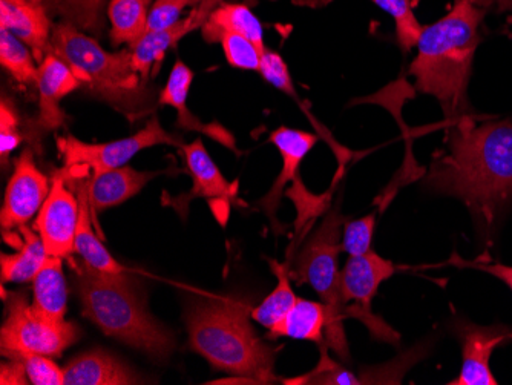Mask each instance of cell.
<instances>
[{
    "label": "cell",
    "instance_id": "cell-34",
    "mask_svg": "<svg viewBox=\"0 0 512 385\" xmlns=\"http://www.w3.org/2000/svg\"><path fill=\"white\" fill-rule=\"evenodd\" d=\"M19 114L10 100L2 99L0 103V155L2 165H7L8 155L22 143L23 137L19 131Z\"/></svg>",
    "mask_w": 512,
    "mask_h": 385
},
{
    "label": "cell",
    "instance_id": "cell-42",
    "mask_svg": "<svg viewBox=\"0 0 512 385\" xmlns=\"http://www.w3.org/2000/svg\"><path fill=\"white\" fill-rule=\"evenodd\" d=\"M30 2H36V4H43V0H30Z\"/></svg>",
    "mask_w": 512,
    "mask_h": 385
},
{
    "label": "cell",
    "instance_id": "cell-12",
    "mask_svg": "<svg viewBox=\"0 0 512 385\" xmlns=\"http://www.w3.org/2000/svg\"><path fill=\"white\" fill-rule=\"evenodd\" d=\"M215 5L209 0H203L188 17L178 20L177 24L165 30L151 31L146 33L140 42L135 43L132 51V65L145 82L149 77L155 76L160 70L161 63L165 59L166 51L174 48L183 37L188 36L192 31L203 28L206 20L215 10Z\"/></svg>",
    "mask_w": 512,
    "mask_h": 385
},
{
    "label": "cell",
    "instance_id": "cell-27",
    "mask_svg": "<svg viewBox=\"0 0 512 385\" xmlns=\"http://www.w3.org/2000/svg\"><path fill=\"white\" fill-rule=\"evenodd\" d=\"M269 264L273 274L278 278V284L269 297L252 310V318L256 323H260L261 326L270 330L283 321L284 316L295 306L298 297L290 284L292 278H290L289 267L286 266V263L270 260Z\"/></svg>",
    "mask_w": 512,
    "mask_h": 385
},
{
    "label": "cell",
    "instance_id": "cell-41",
    "mask_svg": "<svg viewBox=\"0 0 512 385\" xmlns=\"http://www.w3.org/2000/svg\"><path fill=\"white\" fill-rule=\"evenodd\" d=\"M211 4H214L215 7H220L221 4H223L224 0H209Z\"/></svg>",
    "mask_w": 512,
    "mask_h": 385
},
{
    "label": "cell",
    "instance_id": "cell-21",
    "mask_svg": "<svg viewBox=\"0 0 512 385\" xmlns=\"http://www.w3.org/2000/svg\"><path fill=\"white\" fill-rule=\"evenodd\" d=\"M73 188L76 189L80 205L74 252H77L86 264L100 270V272L122 274L125 269L109 254L108 249L103 246L102 241L92 229V212L91 206H89L88 194H86L85 178L73 181Z\"/></svg>",
    "mask_w": 512,
    "mask_h": 385
},
{
    "label": "cell",
    "instance_id": "cell-30",
    "mask_svg": "<svg viewBox=\"0 0 512 385\" xmlns=\"http://www.w3.org/2000/svg\"><path fill=\"white\" fill-rule=\"evenodd\" d=\"M329 347H321V359H319L318 366L307 373V375L298 376V378L283 379L284 384L292 385H356L364 384L362 379L358 376L353 375L352 372H348L347 369L333 361L329 355H327Z\"/></svg>",
    "mask_w": 512,
    "mask_h": 385
},
{
    "label": "cell",
    "instance_id": "cell-24",
    "mask_svg": "<svg viewBox=\"0 0 512 385\" xmlns=\"http://www.w3.org/2000/svg\"><path fill=\"white\" fill-rule=\"evenodd\" d=\"M20 251L17 254H2V283H30L39 274L40 267L45 263V244L34 229L20 226Z\"/></svg>",
    "mask_w": 512,
    "mask_h": 385
},
{
    "label": "cell",
    "instance_id": "cell-20",
    "mask_svg": "<svg viewBox=\"0 0 512 385\" xmlns=\"http://www.w3.org/2000/svg\"><path fill=\"white\" fill-rule=\"evenodd\" d=\"M189 174L194 181L191 194L183 195L178 201L188 203L192 198H209V200H234L237 195V183H229L215 165L209 152L204 148L201 139L181 146Z\"/></svg>",
    "mask_w": 512,
    "mask_h": 385
},
{
    "label": "cell",
    "instance_id": "cell-3",
    "mask_svg": "<svg viewBox=\"0 0 512 385\" xmlns=\"http://www.w3.org/2000/svg\"><path fill=\"white\" fill-rule=\"evenodd\" d=\"M252 310L240 300L198 297L184 312L189 346L214 369L256 384L278 381L275 350L256 335Z\"/></svg>",
    "mask_w": 512,
    "mask_h": 385
},
{
    "label": "cell",
    "instance_id": "cell-28",
    "mask_svg": "<svg viewBox=\"0 0 512 385\" xmlns=\"http://www.w3.org/2000/svg\"><path fill=\"white\" fill-rule=\"evenodd\" d=\"M0 63L20 86L37 89L39 68L33 51L5 28H0Z\"/></svg>",
    "mask_w": 512,
    "mask_h": 385
},
{
    "label": "cell",
    "instance_id": "cell-31",
    "mask_svg": "<svg viewBox=\"0 0 512 385\" xmlns=\"http://www.w3.org/2000/svg\"><path fill=\"white\" fill-rule=\"evenodd\" d=\"M220 42L230 66H234L238 70H260L261 56L264 51L256 47L252 40L241 36V34L226 33L221 37Z\"/></svg>",
    "mask_w": 512,
    "mask_h": 385
},
{
    "label": "cell",
    "instance_id": "cell-19",
    "mask_svg": "<svg viewBox=\"0 0 512 385\" xmlns=\"http://www.w3.org/2000/svg\"><path fill=\"white\" fill-rule=\"evenodd\" d=\"M192 82H194V73L191 68L184 65L181 60H177L165 88L158 96V103L177 109L178 128L184 129V131L201 132L211 139L218 140L223 145L234 146L232 135L227 134L226 129L221 128L220 125H206L189 111L188 94Z\"/></svg>",
    "mask_w": 512,
    "mask_h": 385
},
{
    "label": "cell",
    "instance_id": "cell-2",
    "mask_svg": "<svg viewBox=\"0 0 512 385\" xmlns=\"http://www.w3.org/2000/svg\"><path fill=\"white\" fill-rule=\"evenodd\" d=\"M485 11L470 0H456L447 16L424 27L410 73L421 93L439 100L448 119L465 116L468 82L480 42Z\"/></svg>",
    "mask_w": 512,
    "mask_h": 385
},
{
    "label": "cell",
    "instance_id": "cell-9",
    "mask_svg": "<svg viewBox=\"0 0 512 385\" xmlns=\"http://www.w3.org/2000/svg\"><path fill=\"white\" fill-rule=\"evenodd\" d=\"M79 212V197L66 186V172L62 169L54 175L50 195L43 203L33 226L45 244L46 254L51 257H71Z\"/></svg>",
    "mask_w": 512,
    "mask_h": 385
},
{
    "label": "cell",
    "instance_id": "cell-16",
    "mask_svg": "<svg viewBox=\"0 0 512 385\" xmlns=\"http://www.w3.org/2000/svg\"><path fill=\"white\" fill-rule=\"evenodd\" d=\"M396 267L376 252L348 258L341 272V289L345 303H353L356 309L371 312V301L379 286L393 277Z\"/></svg>",
    "mask_w": 512,
    "mask_h": 385
},
{
    "label": "cell",
    "instance_id": "cell-4",
    "mask_svg": "<svg viewBox=\"0 0 512 385\" xmlns=\"http://www.w3.org/2000/svg\"><path fill=\"white\" fill-rule=\"evenodd\" d=\"M73 269L83 316L106 336L140 350L154 361H168L175 349L174 335L149 313L129 275L100 272L85 261L73 263Z\"/></svg>",
    "mask_w": 512,
    "mask_h": 385
},
{
    "label": "cell",
    "instance_id": "cell-22",
    "mask_svg": "<svg viewBox=\"0 0 512 385\" xmlns=\"http://www.w3.org/2000/svg\"><path fill=\"white\" fill-rule=\"evenodd\" d=\"M206 42H220L226 33L241 34L252 40L261 51H266L264 45V30L258 17L244 4H223L212 11L206 24L201 28Z\"/></svg>",
    "mask_w": 512,
    "mask_h": 385
},
{
    "label": "cell",
    "instance_id": "cell-7",
    "mask_svg": "<svg viewBox=\"0 0 512 385\" xmlns=\"http://www.w3.org/2000/svg\"><path fill=\"white\" fill-rule=\"evenodd\" d=\"M4 300L8 316L0 330V349L7 358L20 359L33 353L56 358L79 339L77 324L39 315L33 306H28L23 293L11 292L4 295Z\"/></svg>",
    "mask_w": 512,
    "mask_h": 385
},
{
    "label": "cell",
    "instance_id": "cell-1",
    "mask_svg": "<svg viewBox=\"0 0 512 385\" xmlns=\"http://www.w3.org/2000/svg\"><path fill=\"white\" fill-rule=\"evenodd\" d=\"M425 186L462 200L485 228H491L512 198V122L454 120L448 152L434 160Z\"/></svg>",
    "mask_w": 512,
    "mask_h": 385
},
{
    "label": "cell",
    "instance_id": "cell-18",
    "mask_svg": "<svg viewBox=\"0 0 512 385\" xmlns=\"http://www.w3.org/2000/svg\"><path fill=\"white\" fill-rule=\"evenodd\" d=\"M65 385L142 384L131 369L105 350H91L69 362L63 369Z\"/></svg>",
    "mask_w": 512,
    "mask_h": 385
},
{
    "label": "cell",
    "instance_id": "cell-15",
    "mask_svg": "<svg viewBox=\"0 0 512 385\" xmlns=\"http://www.w3.org/2000/svg\"><path fill=\"white\" fill-rule=\"evenodd\" d=\"M270 142L276 146L279 155L283 158V169L279 172L272 189L260 201V205L263 206L267 217L272 220L273 226L278 228L276 211H278L279 203L283 198L284 188H286L287 183L298 178L299 165L306 158V155L312 151L313 146L318 142V137L315 134H310V132L283 126V128H278L270 134Z\"/></svg>",
    "mask_w": 512,
    "mask_h": 385
},
{
    "label": "cell",
    "instance_id": "cell-23",
    "mask_svg": "<svg viewBox=\"0 0 512 385\" xmlns=\"http://www.w3.org/2000/svg\"><path fill=\"white\" fill-rule=\"evenodd\" d=\"M62 260L63 258L48 255L33 280V309L53 321H65L66 315L68 289Z\"/></svg>",
    "mask_w": 512,
    "mask_h": 385
},
{
    "label": "cell",
    "instance_id": "cell-13",
    "mask_svg": "<svg viewBox=\"0 0 512 385\" xmlns=\"http://www.w3.org/2000/svg\"><path fill=\"white\" fill-rule=\"evenodd\" d=\"M82 88L71 66L54 53L48 54L39 65L37 93H39V117L37 126L42 131L62 128L66 122L65 112L60 108L63 97Z\"/></svg>",
    "mask_w": 512,
    "mask_h": 385
},
{
    "label": "cell",
    "instance_id": "cell-29",
    "mask_svg": "<svg viewBox=\"0 0 512 385\" xmlns=\"http://www.w3.org/2000/svg\"><path fill=\"white\" fill-rule=\"evenodd\" d=\"M371 2L393 17L396 36L402 50L408 53L411 48L416 47L424 27L419 24L410 0H371Z\"/></svg>",
    "mask_w": 512,
    "mask_h": 385
},
{
    "label": "cell",
    "instance_id": "cell-11",
    "mask_svg": "<svg viewBox=\"0 0 512 385\" xmlns=\"http://www.w3.org/2000/svg\"><path fill=\"white\" fill-rule=\"evenodd\" d=\"M462 338V369L459 378L451 385H497L491 373L490 359L496 347L512 339V329L508 327H480L462 324L459 329Z\"/></svg>",
    "mask_w": 512,
    "mask_h": 385
},
{
    "label": "cell",
    "instance_id": "cell-25",
    "mask_svg": "<svg viewBox=\"0 0 512 385\" xmlns=\"http://www.w3.org/2000/svg\"><path fill=\"white\" fill-rule=\"evenodd\" d=\"M149 2L151 0H111L108 7L111 31L109 37L114 47L129 45L145 37L148 33Z\"/></svg>",
    "mask_w": 512,
    "mask_h": 385
},
{
    "label": "cell",
    "instance_id": "cell-5",
    "mask_svg": "<svg viewBox=\"0 0 512 385\" xmlns=\"http://www.w3.org/2000/svg\"><path fill=\"white\" fill-rule=\"evenodd\" d=\"M51 53L71 66L82 82V89L108 103L129 122H137L154 112L158 99L148 88V82L135 71L131 48L109 53L76 25L60 22L53 27Z\"/></svg>",
    "mask_w": 512,
    "mask_h": 385
},
{
    "label": "cell",
    "instance_id": "cell-35",
    "mask_svg": "<svg viewBox=\"0 0 512 385\" xmlns=\"http://www.w3.org/2000/svg\"><path fill=\"white\" fill-rule=\"evenodd\" d=\"M20 361L23 362V366L27 370L31 384L65 385L63 369H60L50 356L33 353V355L22 356Z\"/></svg>",
    "mask_w": 512,
    "mask_h": 385
},
{
    "label": "cell",
    "instance_id": "cell-39",
    "mask_svg": "<svg viewBox=\"0 0 512 385\" xmlns=\"http://www.w3.org/2000/svg\"><path fill=\"white\" fill-rule=\"evenodd\" d=\"M292 2L298 7L321 8L329 5L332 0H292Z\"/></svg>",
    "mask_w": 512,
    "mask_h": 385
},
{
    "label": "cell",
    "instance_id": "cell-40",
    "mask_svg": "<svg viewBox=\"0 0 512 385\" xmlns=\"http://www.w3.org/2000/svg\"><path fill=\"white\" fill-rule=\"evenodd\" d=\"M470 2L480 8L488 7V5L493 4V0H470Z\"/></svg>",
    "mask_w": 512,
    "mask_h": 385
},
{
    "label": "cell",
    "instance_id": "cell-38",
    "mask_svg": "<svg viewBox=\"0 0 512 385\" xmlns=\"http://www.w3.org/2000/svg\"><path fill=\"white\" fill-rule=\"evenodd\" d=\"M453 263L459 264V266L473 267V269L485 272V274L493 275V277L499 278L500 281L506 284L509 289L512 290V266H505V264H486V263H468V261H453Z\"/></svg>",
    "mask_w": 512,
    "mask_h": 385
},
{
    "label": "cell",
    "instance_id": "cell-17",
    "mask_svg": "<svg viewBox=\"0 0 512 385\" xmlns=\"http://www.w3.org/2000/svg\"><path fill=\"white\" fill-rule=\"evenodd\" d=\"M155 175L157 172H140L131 166L92 172L91 177L85 178L92 214L122 205L142 191Z\"/></svg>",
    "mask_w": 512,
    "mask_h": 385
},
{
    "label": "cell",
    "instance_id": "cell-26",
    "mask_svg": "<svg viewBox=\"0 0 512 385\" xmlns=\"http://www.w3.org/2000/svg\"><path fill=\"white\" fill-rule=\"evenodd\" d=\"M325 324H327V312L322 303L302 300L298 298L295 306L284 316L281 323L270 329V336H287L292 339H306L313 343L322 344Z\"/></svg>",
    "mask_w": 512,
    "mask_h": 385
},
{
    "label": "cell",
    "instance_id": "cell-32",
    "mask_svg": "<svg viewBox=\"0 0 512 385\" xmlns=\"http://www.w3.org/2000/svg\"><path fill=\"white\" fill-rule=\"evenodd\" d=\"M376 214L367 215L359 220L348 221L342 235V251L350 257H358L370 252L373 232H375Z\"/></svg>",
    "mask_w": 512,
    "mask_h": 385
},
{
    "label": "cell",
    "instance_id": "cell-43",
    "mask_svg": "<svg viewBox=\"0 0 512 385\" xmlns=\"http://www.w3.org/2000/svg\"><path fill=\"white\" fill-rule=\"evenodd\" d=\"M92 4L96 5L97 7V4H99L100 0H91Z\"/></svg>",
    "mask_w": 512,
    "mask_h": 385
},
{
    "label": "cell",
    "instance_id": "cell-37",
    "mask_svg": "<svg viewBox=\"0 0 512 385\" xmlns=\"http://www.w3.org/2000/svg\"><path fill=\"white\" fill-rule=\"evenodd\" d=\"M27 382H30V379H28L27 370H25V366H23V362L20 359H10V362L2 364L0 384L25 385Z\"/></svg>",
    "mask_w": 512,
    "mask_h": 385
},
{
    "label": "cell",
    "instance_id": "cell-33",
    "mask_svg": "<svg viewBox=\"0 0 512 385\" xmlns=\"http://www.w3.org/2000/svg\"><path fill=\"white\" fill-rule=\"evenodd\" d=\"M203 0H154L149 10L148 33L177 24L184 8L198 7Z\"/></svg>",
    "mask_w": 512,
    "mask_h": 385
},
{
    "label": "cell",
    "instance_id": "cell-36",
    "mask_svg": "<svg viewBox=\"0 0 512 385\" xmlns=\"http://www.w3.org/2000/svg\"><path fill=\"white\" fill-rule=\"evenodd\" d=\"M258 71L270 85L296 99L295 86H293L289 68H287L283 57L279 56L278 53L270 50L264 51L263 56H261L260 70Z\"/></svg>",
    "mask_w": 512,
    "mask_h": 385
},
{
    "label": "cell",
    "instance_id": "cell-6",
    "mask_svg": "<svg viewBox=\"0 0 512 385\" xmlns=\"http://www.w3.org/2000/svg\"><path fill=\"white\" fill-rule=\"evenodd\" d=\"M341 201L335 208L330 209L321 226L302 241L301 247H295L287 257L290 278L296 284H310L321 297L327 312L325 336L330 350L336 353L342 361H350L347 338H345L344 320L350 316V304L345 303L341 289V272L338 267V257L342 251Z\"/></svg>",
    "mask_w": 512,
    "mask_h": 385
},
{
    "label": "cell",
    "instance_id": "cell-10",
    "mask_svg": "<svg viewBox=\"0 0 512 385\" xmlns=\"http://www.w3.org/2000/svg\"><path fill=\"white\" fill-rule=\"evenodd\" d=\"M50 180L37 168L33 149L27 148L17 158L13 175L5 191L0 224L4 231L25 226L36 217L50 195Z\"/></svg>",
    "mask_w": 512,
    "mask_h": 385
},
{
    "label": "cell",
    "instance_id": "cell-8",
    "mask_svg": "<svg viewBox=\"0 0 512 385\" xmlns=\"http://www.w3.org/2000/svg\"><path fill=\"white\" fill-rule=\"evenodd\" d=\"M158 145L177 146L181 149L184 143L165 131L157 114L146 122L145 128L126 139L108 143H85L74 135L57 139V148L66 169L86 168L92 172L123 168L138 152Z\"/></svg>",
    "mask_w": 512,
    "mask_h": 385
},
{
    "label": "cell",
    "instance_id": "cell-14",
    "mask_svg": "<svg viewBox=\"0 0 512 385\" xmlns=\"http://www.w3.org/2000/svg\"><path fill=\"white\" fill-rule=\"evenodd\" d=\"M53 27L45 5L30 0H0V28L19 37L33 51L39 65L51 53Z\"/></svg>",
    "mask_w": 512,
    "mask_h": 385
}]
</instances>
